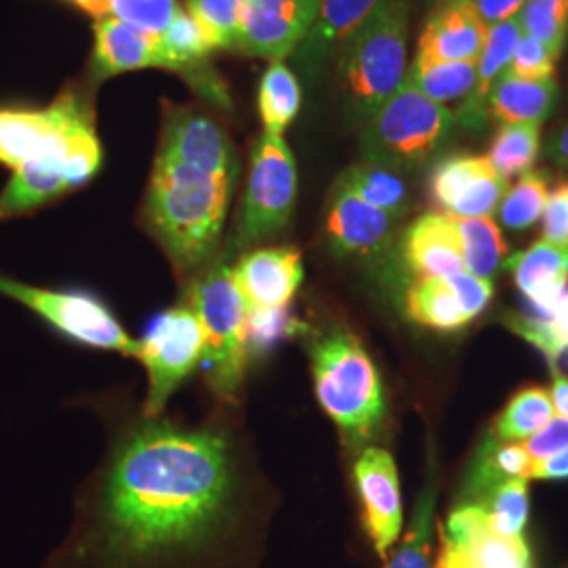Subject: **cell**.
<instances>
[{"mask_svg": "<svg viewBox=\"0 0 568 568\" xmlns=\"http://www.w3.org/2000/svg\"><path fill=\"white\" fill-rule=\"evenodd\" d=\"M262 509L230 434L145 417L112 450L53 568H243Z\"/></svg>", "mask_w": 568, "mask_h": 568, "instance_id": "obj_1", "label": "cell"}, {"mask_svg": "<svg viewBox=\"0 0 568 568\" xmlns=\"http://www.w3.org/2000/svg\"><path fill=\"white\" fill-rule=\"evenodd\" d=\"M234 180L156 161L145 196V224L180 274H199L224 234Z\"/></svg>", "mask_w": 568, "mask_h": 568, "instance_id": "obj_2", "label": "cell"}, {"mask_svg": "<svg viewBox=\"0 0 568 568\" xmlns=\"http://www.w3.org/2000/svg\"><path fill=\"white\" fill-rule=\"evenodd\" d=\"M314 392L339 429L345 447L363 448L386 422L384 379L363 342L345 326H331L310 344Z\"/></svg>", "mask_w": 568, "mask_h": 568, "instance_id": "obj_3", "label": "cell"}, {"mask_svg": "<svg viewBox=\"0 0 568 568\" xmlns=\"http://www.w3.org/2000/svg\"><path fill=\"white\" fill-rule=\"evenodd\" d=\"M408 0H382L337 51L347 112L365 122L405 84Z\"/></svg>", "mask_w": 568, "mask_h": 568, "instance_id": "obj_4", "label": "cell"}, {"mask_svg": "<svg viewBox=\"0 0 568 568\" xmlns=\"http://www.w3.org/2000/svg\"><path fill=\"white\" fill-rule=\"evenodd\" d=\"M190 307L203 328L206 382L217 398L234 403L244 382L248 310L225 262L206 265L194 276Z\"/></svg>", "mask_w": 568, "mask_h": 568, "instance_id": "obj_5", "label": "cell"}, {"mask_svg": "<svg viewBox=\"0 0 568 568\" xmlns=\"http://www.w3.org/2000/svg\"><path fill=\"white\" fill-rule=\"evenodd\" d=\"M363 124V161L384 164L398 173L426 164L457 131L450 110L427 100L406 81Z\"/></svg>", "mask_w": 568, "mask_h": 568, "instance_id": "obj_6", "label": "cell"}, {"mask_svg": "<svg viewBox=\"0 0 568 568\" xmlns=\"http://www.w3.org/2000/svg\"><path fill=\"white\" fill-rule=\"evenodd\" d=\"M297 201V166L281 135L262 133L253 145L243 209L236 227L239 246H253L281 234Z\"/></svg>", "mask_w": 568, "mask_h": 568, "instance_id": "obj_7", "label": "cell"}, {"mask_svg": "<svg viewBox=\"0 0 568 568\" xmlns=\"http://www.w3.org/2000/svg\"><path fill=\"white\" fill-rule=\"evenodd\" d=\"M0 295L16 300L61 335L79 344L112 349L138 358L140 339H133L105 305L81 291H53L0 276Z\"/></svg>", "mask_w": 568, "mask_h": 568, "instance_id": "obj_8", "label": "cell"}, {"mask_svg": "<svg viewBox=\"0 0 568 568\" xmlns=\"http://www.w3.org/2000/svg\"><path fill=\"white\" fill-rule=\"evenodd\" d=\"M91 131V119L74 98H61L44 110H0V163L13 171L51 163L63 173L70 150Z\"/></svg>", "mask_w": 568, "mask_h": 568, "instance_id": "obj_9", "label": "cell"}, {"mask_svg": "<svg viewBox=\"0 0 568 568\" xmlns=\"http://www.w3.org/2000/svg\"><path fill=\"white\" fill-rule=\"evenodd\" d=\"M201 321L190 305H178L161 314L140 339L138 361L148 371L145 417H159L187 375L203 363Z\"/></svg>", "mask_w": 568, "mask_h": 568, "instance_id": "obj_10", "label": "cell"}, {"mask_svg": "<svg viewBox=\"0 0 568 568\" xmlns=\"http://www.w3.org/2000/svg\"><path fill=\"white\" fill-rule=\"evenodd\" d=\"M434 568H532L527 537H508L478 504L459 501L438 527Z\"/></svg>", "mask_w": 568, "mask_h": 568, "instance_id": "obj_11", "label": "cell"}, {"mask_svg": "<svg viewBox=\"0 0 568 568\" xmlns=\"http://www.w3.org/2000/svg\"><path fill=\"white\" fill-rule=\"evenodd\" d=\"M321 11V0H244L234 51L283 61L297 53Z\"/></svg>", "mask_w": 568, "mask_h": 568, "instance_id": "obj_12", "label": "cell"}, {"mask_svg": "<svg viewBox=\"0 0 568 568\" xmlns=\"http://www.w3.org/2000/svg\"><path fill=\"white\" fill-rule=\"evenodd\" d=\"M354 485L371 546L386 562L405 527L400 478L392 453L382 447L363 448L354 464Z\"/></svg>", "mask_w": 568, "mask_h": 568, "instance_id": "obj_13", "label": "cell"}, {"mask_svg": "<svg viewBox=\"0 0 568 568\" xmlns=\"http://www.w3.org/2000/svg\"><path fill=\"white\" fill-rule=\"evenodd\" d=\"M509 180L487 156L450 154L434 166L429 194L453 217H493L508 194Z\"/></svg>", "mask_w": 568, "mask_h": 568, "instance_id": "obj_14", "label": "cell"}, {"mask_svg": "<svg viewBox=\"0 0 568 568\" xmlns=\"http://www.w3.org/2000/svg\"><path fill=\"white\" fill-rule=\"evenodd\" d=\"M156 161L185 164L225 180H236L239 171L224 129L190 108H173L164 116Z\"/></svg>", "mask_w": 568, "mask_h": 568, "instance_id": "obj_15", "label": "cell"}, {"mask_svg": "<svg viewBox=\"0 0 568 568\" xmlns=\"http://www.w3.org/2000/svg\"><path fill=\"white\" fill-rule=\"evenodd\" d=\"M396 217L365 203L344 183H335L326 206L325 236L337 257L375 260L394 241Z\"/></svg>", "mask_w": 568, "mask_h": 568, "instance_id": "obj_16", "label": "cell"}, {"mask_svg": "<svg viewBox=\"0 0 568 568\" xmlns=\"http://www.w3.org/2000/svg\"><path fill=\"white\" fill-rule=\"evenodd\" d=\"M232 276L248 314L283 312L302 286L304 264L293 246H265L246 253Z\"/></svg>", "mask_w": 568, "mask_h": 568, "instance_id": "obj_17", "label": "cell"}, {"mask_svg": "<svg viewBox=\"0 0 568 568\" xmlns=\"http://www.w3.org/2000/svg\"><path fill=\"white\" fill-rule=\"evenodd\" d=\"M514 283L530 305V314L546 318L567 293L568 244L537 241L506 260Z\"/></svg>", "mask_w": 568, "mask_h": 568, "instance_id": "obj_18", "label": "cell"}, {"mask_svg": "<svg viewBox=\"0 0 568 568\" xmlns=\"http://www.w3.org/2000/svg\"><path fill=\"white\" fill-rule=\"evenodd\" d=\"M488 28L469 0L438 2L419 37L417 55L443 61H478Z\"/></svg>", "mask_w": 568, "mask_h": 568, "instance_id": "obj_19", "label": "cell"}, {"mask_svg": "<svg viewBox=\"0 0 568 568\" xmlns=\"http://www.w3.org/2000/svg\"><path fill=\"white\" fill-rule=\"evenodd\" d=\"M403 257L415 276L448 278L466 270L455 222L438 211L424 213L406 227Z\"/></svg>", "mask_w": 568, "mask_h": 568, "instance_id": "obj_20", "label": "cell"}, {"mask_svg": "<svg viewBox=\"0 0 568 568\" xmlns=\"http://www.w3.org/2000/svg\"><path fill=\"white\" fill-rule=\"evenodd\" d=\"M520 37H523V26L518 18L488 28L483 53L476 61L474 87L462 100L457 112H453L457 126L466 129L469 133L485 131V126L490 121V116H488L490 91H493L495 82L506 74L514 47H516V42L520 41Z\"/></svg>", "mask_w": 568, "mask_h": 568, "instance_id": "obj_21", "label": "cell"}, {"mask_svg": "<svg viewBox=\"0 0 568 568\" xmlns=\"http://www.w3.org/2000/svg\"><path fill=\"white\" fill-rule=\"evenodd\" d=\"M95 72L100 79L143 68H166L159 34L103 16L95 21Z\"/></svg>", "mask_w": 568, "mask_h": 568, "instance_id": "obj_22", "label": "cell"}, {"mask_svg": "<svg viewBox=\"0 0 568 568\" xmlns=\"http://www.w3.org/2000/svg\"><path fill=\"white\" fill-rule=\"evenodd\" d=\"M379 2L382 0H321L316 23L297 49V61L305 74H321L326 61L337 55L345 39L375 11Z\"/></svg>", "mask_w": 568, "mask_h": 568, "instance_id": "obj_23", "label": "cell"}, {"mask_svg": "<svg viewBox=\"0 0 568 568\" xmlns=\"http://www.w3.org/2000/svg\"><path fill=\"white\" fill-rule=\"evenodd\" d=\"M560 100L556 79L527 81L506 74L495 82L488 98V116L501 124L535 122L544 124Z\"/></svg>", "mask_w": 568, "mask_h": 568, "instance_id": "obj_24", "label": "cell"}, {"mask_svg": "<svg viewBox=\"0 0 568 568\" xmlns=\"http://www.w3.org/2000/svg\"><path fill=\"white\" fill-rule=\"evenodd\" d=\"M72 185L60 166L51 163H28L16 169L0 194V222L20 217L44 204L58 201Z\"/></svg>", "mask_w": 568, "mask_h": 568, "instance_id": "obj_25", "label": "cell"}, {"mask_svg": "<svg viewBox=\"0 0 568 568\" xmlns=\"http://www.w3.org/2000/svg\"><path fill=\"white\" fill-rule=\"evenodd\" d=\"M406 314L413 323L438 333H457L471 323L447 278L438 276H417L408 286Z\"/></svg>", "mask_w": 568, "mask_h": 568, "instance_id": "obj_26", "label": "cell"}, {"mask_svg": "<svg viewBox=\"0 0 568 568\" xmlns=\"http://www.w3.org/2000/svg\"><path fill=\"white\" fill-rule=\"evenodd\" d=\"M406 82L436 103L462 102L476 81V61L432 60L415 55Z\"/></svg>", "mask_w": 568, "mask_h": 568, "instance_id": "obj_27", "label": "cell"}, {"mask_svg": "<svg viewBox=\"0 0 568 568\" xmlns=\"http://www.w3.org/2000/svg\"><path fill=\"white\" fill-rule=\"evenodd\" d=\"M453 222L462 243L464 267L490 281L508 260V244L499 225L493 217H453Z\"/></svg>", "mask_w": 568, "mask_h": 568, "instance_id": "obj_28", "label": "cell"}, {"mask_svg": "<svg viewBox=\"0 0 568 568\" xmlns=\"http://www.w3.org/2000/svg\"><path fill=\"white\" fill-rule=\"evenodd\" d=\"M337 182L344 183L347 190H352L365 203L386 211L396 220H400L408 209V187L403 173L387 169L384 164L366 161L352 164Z\"/></svg>", "mask_w": 568, "mask_h": 568, "instance_id": "obj_29", "label": "cell"}, {"mask_svg": "<svg viewBox=\"0 0 568 568\" xmlns=\"http://www.w3.org/2000/svg\"><path fill=\"white\" fill-rule=\"evenodd\" d=\"M257 105L265 133L283 138L288 124L297 119L302 108V87L284 61H272L265 70L260 82Z\"/></svg>", "mask_w": 568, "mask_h": 568, "instance_id": "obj_30", "label": "cell"}, {"mask_svg": "<svg viewBox=\"0 0 568 568\" xmlns=\"http://www.w3.org/2000/svg\"><path fill=\"white\" fill-rule=\"evenodd\" d=\"M556 417L548 389L527 387L518 392L493 422V436L501 443H525Z\"/></svg>", "mask_w": 568, "mask_h": 568, "instance_id": "obj_31", "label": "cell"}, {"mask_svg": "<svg viewBox=\"0 0 568 568\" xmlns=\"http://www.w3.org/2000/svg\"><path fill=\"white\" fill-rule=\"evenodd\" d=\"M436 516V476L429 471L426 488L415 506L400 546L392 549L384 568H434L432 535Z\"/></svg>", "mask_w": 568, "mask_h": 568, "instance_id": "obj_32", "label": "cell"}, {"mask_svg": "<svg viewBox=\"0 0 568 568\" xmlns=\"http://www.w3.org/2000/svg\"><path fill=\"white\" fill-rule=\"evenodd\" d=\"M541 152V124L535 122H518V124H501L495 133L487 159L499 175L506 180L514 175H525Z\"/></svg>", "mask_w": 568, "mask_h": 568, "instance_id": "obj_33", "label": "cell"}, {"mask_svg": "<svg viewBox=\"0 0 568 568\" xmlns=\"http://www.w3.org/2000/svg\"><path fill=\"white\" fill-rule=\"evenodd\" d=\"M501 323L508 326L511 333L520 335L525 342L537 347L554 368L562 352L568 349V293L562 295V300L546 318L535 314L508 312Z\"/></svg>", "mask_w": 568, "mask_h": 568, "instance_id": "obj_34", "label": "cell"}, {"mask_svg": "<svg viewBox=\"0 0 568 568\" xmlns=\"http://www.w3.org/2000/svg\"><path fill=\"white\" fill-rule=\"evenodd\" d=\"M478 504L487 511L488 523L495 530L508 537H525L530 499H528V480L525 478H506L485 493Z\"/></svg>", "mask_w": 568, "mask_h": 568, "instance_id": "obj_35", "label": "cell"}, {"mask_svg": "<svg viewBox=\"0 0 568 568\" xmlns=\"http://www.w3.org/2000/svg\"><path fill=\"white\" fill-rule=\"evenodd\" d=\"M548 178L539 171H528L520 175L518 183L509 187L508 194L499 204V220L508 230H528L537 224L544 215L548 203Z\"/></svg>", "mask_w": 568, "mask_h": 568, "instance_id": "obj_36", "label": "cell"}, {"mask_svg": "<svg viewBox=\"0 0 568 568\" xmlns=\"http://www.w3.org/2000/svg\"><path fill=\"white\" fill-rule=\"evenodd\" d=\"M244 0H187V13L213 49L234 51Z\"/></svg>", "mask_w": 568, "mask_h": 568, "instance_id": "obj_37", "label": "cell"}, {"mask_svg": "<svg viewBox=\"0 0 568 568\" xmlns=\"http://www.w3.org/2000/svg\"><path fill=\"white\" fill-rule=\"evenodd\" d=\"M518 21L523 32L544 42L554 58H560L568 42L567 9L562 0H527Z\"/></svg>", "mask_w": 568, "mask_h": 568, "instance_id": "obj_38", "label": "cell"}, {"mask_svg": "<svg viewBox=\"0 0 568 568\" xmlns=\"http://www.w3.org/2000/svg\"><path fill=\"white\" fill-rule=\"evenodd\" d=\"M159 39H161L166 68L171 70L194 65L213 51L199 23L192 20L190 13L183 9L175 16V20L171 21V26L164 30L163 34H159Z\"/></svg>", "mask_w": 568, "mask_h": 568, "instance_id": "obj_39", "label": "cell"}, {"mask_svg": "<svg viewBox=\"0 0 568 568\" xmlns=\"http://www.w3.org/2000/svg\"><path fill=\"white\" fill-rule=\"evenodd\" d=\"M182 11L178 0H103V13L148 34H163Z\"/></svg>", "mask_w": 568, "mask_h": 568, "instance_id": "obj_40", "label": "cell"}, {"mask_svg": "<svg viewBox=\"0 0 568 568\" xmlns=\"http://www.w3.org/2000/svg\"><path fill=\"white\" fill-rule=\"evenodd\" d=\"M556 63L558 58L549 53L544 42L532 39L523 32L520 41L516 42L508 72L511 77L527 79V81H551L556 79Z\"/></svg>", "mask_w": 568, "mask_h": 568, "instance_id": "obj_41", "label": "cell"}, {"mask_svg": "<svg viewBox=\"0 0 568 568\" xmlns=\"http://www.w3.org/2000/svg\"><path fill=\"white\" fill-rule=\"evenodd\" d=\"M447 283L450 284L457 302L462 305V310L466 312L469 321L478 318L493 300V283L488 278L469 274L467 270H462V272L448 276Z\"/></svg>", "mask_w": 568, "mask_h": 568, "instance_id": "obj_42", "label": "cell"}, {"mask_svg": "<svg viewBox=\"0 0 568 568\" xmlns=\"http://www.w3.org/2000/svg\"><path fill=\"white\" fill-rule=\"evenodd\" d=\"M541 224L546 241L568 244V182L551 190L541 215Z\"/></svg>", "mask_w": 568, "mask_h": 568, "instance_id": "obj_43", "label": "cell"}, {"mask_svg": "<svg viewBox=\"0 0 568 568\" xmlns=\"http://www.w3.org/2000/svg\"><path fill=\"white\" fill-rule=\"evenodd\" d=\"M525 447L535 462H544L558 455L560 450L568 448V419L554 417L548 426L541 427L535 436L528 438Z\"/></svg>", "mask_w": 568, "mask_h": 568, "instance_id": "obj_44", "label": "cell"}, {"mask_svg": "<svg viewBox=\"0 0 568 568\" xmlns=\"http://www.w3.org/2000/svg\"><path fill=\"white\" fill-rule=\"evenodd\" d=\"M469 2L478 20L483 21L487 28L518 18L523 7L527 4V0H469Z\"/></svg>", "mask_w": 568, "mask_h": 568, "instance_id": "obj_45", "label": "cell"}, {"mask_svg": "<svg viewBox=\"0 0 568 568\" xmlns=\"http://www.w3.org/2000/svg\"><path fill=\"white\" fill-rule=\"evenodd\" d=\"M537 480H568V448L558 455L537 462L532 467V476Z\"/></svg>", "mask_w": 568, "mask_h": 568, "instance_id": "obj_46", "label": "cell"}, {"mask_svg": "<svg viewBox=\"0 0 568 568\" xmlns=\"http://www.w3.org/2000/svg\"><path fill=\"white\" fill-rule=\"evenodd\" d=\"M546 156L556 169L568 173V122L549 135L548 143H546Z\"/></svg>", "mask_w": 568, "mask_h": 568, "instance_id": "obj_47", "label": "cell"}, {"mask_svg": "<svg viewBox=\"0 0 568 568\" xmlns=\"http://www.w3.org/2000/svg\"><path fill=\"white\" fill-rule=\"evenodd\" d=\"M549 396H551L554 410L558 413V417L568 419V377L556 368H554V386H551Z\"/></svg>", "mask_w": 568, "mask_h": 568, "instance_id": "obj_48", "label": "cell"}, {"mask_svg": "<svg viewBox=\"0 0 568 568\" xmlns=\"http://www.w3.org/2000/svg\"><path fill=\"white\" fill-rule=\"evenodd\" d=\"M565 2V9H567V20H568V0H562Z\"/></svg>", "mask_w": 568, "mask_h": 568, "instance_id": "obj_49", "label": "cell"}, {"mask_svg": "<svg viewBox=\"0 0 568 568\" xmlns=\"http://www.w3.org/2000/svg\"><path fill=\"white\" fill-rule=\"evenodd\" d=\"M438 2H445V0H436V4H438Z\"/></svg>", "mask_w": 568, "mask_h": 568, "instance_id": "obj_50", "label": "cell"}]
</instances>
